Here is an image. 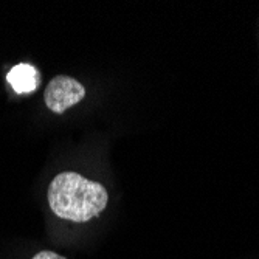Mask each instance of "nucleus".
Here are the masks:
<instances>
[{
	"mask_svg": "<svg viewBox=\"0 0 259 259\" xmlns=\"http://www.w3.org/2000/svg\"><path fill=\"white\" fill-rule=\"evenodd\" d=\"M8 84L17 93H33L39 87V72L30 64H17L7 75Z\"/></svg>",
	"mask_w": 259,
	"mask_h": 259,
	"instance_id": "3",
	"label": "nucleus"
},
{
	"mask_svg": "<svg viewBox=\"0 0 259 259\" xmlns=\"http://www.w3.org/2000/svg\"><path fill=\"white\" fill-rule=\"evenodd\" d=\"M33 259H65V257L58 254V253H55V251H40Z\"/></svg>",
	"mask_w": 259,
	"mask_h": 259,
	"instance_id": "4",
	"label": "nucleus"
},
{
	"mask_svg": "<svg viewBox=\"0 0 259 259\" xmlns=\"http://www.w3.org/2000/svg\"><path fill=\"white\" fill-rule=\"evenodd\" d=\"M106 188L76 172L58 174L49 186V203L53 213L72 222H87L106 209Z\"/></svg>",
	"mask_w": 259,
	"mask_h": 259,
	"instance_id": "1",
	"label": "nucleus"
},
{
	"mask_svg": "<svg viewBox=\"0 0 259 259\" xmlns=\"http://www.w3.org/2000/svg\"><path fill=\"white\" fill-rule=\"evenodd\" d=\"M84 97V85L70 76L53 78L44 93L47 107L55 113H64L68 107L78 104Z\"/></svg>",
	"mask_w": 259,
	"mask_h": 259,
	"instance_id": "2",
	"label": "nucleus"
}]
</instances>
